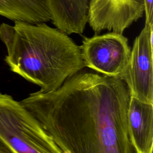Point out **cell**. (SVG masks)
Masks as SVG:
<instances>
[{"label": "cell", "instance_id": "9", "mask_svg": "<svg viewBox=\"0 0 153 153\" xmlns=\"http://www.w3.org/2000/svg\"><path fill=\"white\" fill-rule=\"evenodd\" d=\"M0 16L32 24L51 21L47 0H0Z\"/></svg>", "mask_w": 153, "mask_h": 153}, {"label": "cell", "instance_id": "11", "mask_svg": "<svg viewBox=\"0 0 153 153\" xmlns=\"http://www.w3.org/2000/svg\"><path fill=\"white\" fill-rule=\"evenodd\" d=\"M0 153H12L1 142H0Z\"/></svg>", "mask_w": 153, "mask_h": 153}, {"label": "cell", "instance_id": "4", "mask_svg": "<svg viewBox=\"0 0 153 153\" xmlns=\"http://www.w3.org/2000/svg\"><path fill=\"white\" fill-rule=\"evenodd\" d=\"M87 67L100 74L121 78L130 56L128 39L115 32L84 37L80 45Z\"/></svg>", "mask_w": 153, "mask_h": 153}, {"label": "cell", "instance_id": "2", "mask_svg": "<svg viewBox=\"0 0 153 153\" xmlns=\"http://www.w3.org/2000/svg\"><path fill=\"white\" fill-rule=\"evenodd\" d=\"M10 70L49 93L85 67L80 45L68 35L45 23L14 22L0 25Z\"/></svg>", "mask_w": 153, "mask_h": 153}, {"label": "cell", "instance_id": "1", "mask_svg": "<svg viewBox=\"0 0 153 153\" xmlns=\"http://www.w3.org/2000/svg\"><path fill=\"white\" fill-rule=\"evenodd\" d=\"M130 94L120 77L82 70L58 89L21 100L62 153H134L127 126Z\"/></svg>", "mask_w": 153, "mask_h": 153}, {"label": "cell", "instance_id": "5", "mask_svg": "<svg viewBox=\"0 0 153 153\" xmlns=\"http://www.w3.org/2000/svg\"><path fill=\"white\" fill-rule=\"evenodd\" d=\"M153 26L145 25L131 48L127 66L121 78L130 96L153 103Z\"/></svg>", "mask_w": 153, "mask_h": 153}, {"label": "cell", "instance_id": "10", "mask_svg": "<svg viewBox=\"0 0 153 153\" xmlns=\"http://www.w3.org/2000/svg\"><path fill=\"white\" fill-rule=\"evenodd\" d=\"M145 23L148 26H153V0H144Z\"/></svg>", "mask_w": 153, "mask_h": 153}, {"label": "cell", "instance_id": "7", "mask_svg": "<svg viewBox=\"0 0 153 153\" xmlns=\"http://www.w3.org/2000/svg\"><path fill=\"white\" fill-rule=\"evenodd\" d=\"M127 126L129 139L135 153H152L153 103L130 96Z\"/></svg>", "mask_w": 153, "mask_h": 153}, {"label": "cell", "instance_id": "3", "mask_svg": "<svg viewBox=\"0 0 153 153\" xmlns=\"http://www.w3.org/2000/svg\"><path fill=\"white\" fill-rule=\"evenodd\" d=\"M0 142L12 153H62L27 109L11 96L1 92Z\"/></svg>", "mask_w": 153, "mask_h": 153}, {"label": "cell", "instance_id": "6", "mask_svg": "<svg viewBox=\"0 0 153 153\" xmlns=\"http://www.w3.org/2000/svg\"><path fill=\"white\" fill-rule=\"evenodd\" d=\"M144 12V0H91L88 23L96 34L103 30L123 33Z\"/></svg>", "mask_w": 153, "mask_h": 153}, {"label": "cell", "instance_id": "8", "mask_svg": "<svg viewBox=\"0 0 153 153\" xmlns=\"http://www.w3.org/2000/svg\"><path fill=\"white\" fill-rule=\"evenodd\" d=\"M91 0H47L51 22L69 35L82 34L88 23Z\"/></svg>", "mask_w": 153, "mask_h": 153}]
</instances>
